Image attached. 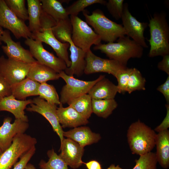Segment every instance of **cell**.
<instances>
[{
  "mask_svg": "<svg viewBox=\"0 0 169 169\" xmlns=\"http://www.w3.org/2000/svg\"><path fill=\"white\" fill-rule=\"evenodd\" d=\"M164 12L154 13L149 20L150 57L169 54V26Z\"/></svg>",
  "mask_w": 169,
  "mask_h": 169,
  "instance_id": "obj_1",
  "label": "cell"
},
{
  "mask_svg": "<svg viewBox=\"0 0 169 169\" xmlns=\"http://www.w3.org/2000/svg\"><path fill=\"white\" fill-rule=\"evenodd\" d=\"M143 48L129 37L119 38L117 43L110 42L95 45L94 50H99L109 59L115 60L126 66L131 58H140L142 56Z\"/></svg>",
  "mask_w": 169,
  "mask_h": 169,
  "instance_id": "obj_2",
  "label": "cell"
},
{
  "mask_svg": "<svg viewBox=\"0 0 169 169\" xmlns=\"http://www.w3.org/2000/svg\"><path fill=\"white\" fill-rule=\"evenodd\" d=\"M83 13L86 22L93 27L101 40L107 43L114 42L117 39L126 35L122 25L109 19L101 10L96 9L90 15L84 10Z\"/></svg>",
  "mask_w": 169,
  "mask_h": 169,
  "instance_id": "obj_3",
  "label": "cell"
},
{
  "mask_svg": "<svg viewBox=\"0 0 169 169\" xmlns=\"http://www.w3.org/2000/svg\"><path fill=\"white\" fill-rule=\"evenodd\" d=\"M156 134L139 120L132 123L127 130V141L132 153L140 156L151 152L156 144Z\"/></svg>",
  "mask_w": 169,
  "mask_h": 169,
  "instance_id": "obj_4",
  "label": "cell"
},
{
  "mask_svg": "<svg viewBox=\"0 0 169 169\" xmlns=\"http://www.w3.org/2000/svg\"><path fill=\"white\" fill-rule=\"evenodd\" d=\"M40 23L41 31L32 33V38L39 40L50 46L58 57L64 62L67 68L69 67L71 64L68 51L69 44L59 42L54 36L52 30V28L56 25L57 22L42 10Z\"/></svg>",
  "mask_w": 169,
  "mask_h": 169,
  "instance_id": "obj_5",
  "label": "cell"
},
{
  "mask_svg": "<svg viewBox=\"0 0 169 169\" xmlns=\"http://www.w3.org/2000/svg\"><path fill=\"white\" fill-rule=\"evenodd\" d=\"M37 142L35 137L25 133L17 135L9 147L0 156V169H11L18 159L35 146Z\"/></svg>",
  "mask_w": 169,
  "mask_h": 169,
  "instance_id": "obj_6",
  "label": "cell"
},
{
  "mask_svg": "<svg viewBox=\"0 0 169 169\" xmlns=\"http://www.w3.org/2000/svg\"><path fill=\"white\" fill-rule=\"evenodd\" d=\"M72 26L71 40L76 46L85 52L93 45L101 43V39L85 22L78 16H70Z\"/></svg>",
  "mask_w": 169,
  "mask_h": 169,
  "instance_id": "obj_7",
  "label": "cell"
},
{
  "mask_svg": "<svg viewBox=\"0 0 169 169\" xmlns=\"http://www.w3.org/2000/svg\"><path fill=\"white\" fill-rule=\"evenodd\" d=\"M59 73L60 78H62L66 83L60 93V101L62 104H68L73 100L88 94L93 85L105 77V75H101L96 79L86 81L76 79L73 76L67 75L64 71Z\"/></svg>",
  "mask_w": 169,
  "mask_h": 169,
  "instance_id": "obj_8",
  "label": "cell"
},
{
  "mask_svg": "<svg viewBox=\"0 0 169 169\" xmlns=\"http://www.w3.org/2000/svg\"><path fill=\"white\" fill-rule=\"evenodd\" d=\"M0 26L11 31L17 39L32 38L28 27L10 10L4 0H0Z\"/></svg>",
  "mask_w": 169,
  "mask_h": 169,
  "instance_id": "obj_9",
  "label": "cell"
},
{
  "mask_svg": "<svg viewBox=\"0 0 169 169\" xmlns=\"http://www.w3.org/2000/svg\"><path fill=\"white\" fill-rule=\"evenodd\" d=\"M33 57L39 63L47 66L58 73L64 71L67 68L65 63L53 53L46 50L41 41L28 38L24 42Z\"/></svg>",
  "mask_w": 169,
  "mask_h": 169,
  "instance_id": "obj_10",
  "label": "cell"
},
{
  "mask_svg": "<svg viewBox=\"0 0 169 169\" xmlns=\"http://www.w3.org/2000/svg\"><path fill=\"white\" fill-rule=\"evenodd\" d=\"M85 60L86 65L84 73L87 75L105 73L115 77L120 71L127 67L115 60L97 56L90 49L86 52Z\"/></svg>",
  "mask_w": 169,
  "mask_h": 169,
  "instance_id": "obj_11",
  "label": "cell"
},
{
  "mask_svg": "<svg viewBox=\"0 0 169 169\" xmlns=\"http://www.w3.org/2000/svg\"><path fill=\"white\" fill-rule=\"evenodd\" d=\"M32 64L0 56V75L11 85L25 78Z\"/></svg>",
  "mask_w": 169,
  "mask_h": 169,
  "instance_id": "obj_12",
  "label": "cell"
},
{
  "mask_svg": "<svg viewBox=\"0 0 169 169\" xmlns=\"http://www.w3.org/2000/svg\"><path fill=\"white\" fill-rule=\"evenodd\" d=\"M57 108V105L51 104L38 97L33 98L32 103L26 110L28 111L37 112L44 116L50 123L61 142L64 138V131L58 120Z\"/></svg>",
  "mask_w": 169,
  "mask_h": 169,
  "instance_id": "obj_13",
  "label": "cell"
},
{
  "mask_svg": "<svg viewBox=\"0 0 169 169\" xmlns=\"http://www.w3.org/2000/svg\"><path fill=\"white\" fill-rule=\"evenodd\" d=\"M121 19L126 35L131 38L143 48H148L144 33L148 24L147 23L139 21L132 16L129 10L127 3L124 4L123 11Z\"/></svg>",
  "mask_w": 169,
  "mask_h": 169,
  "instance_id": "obj_14",
  "label": "cell"
},
{
  "mask_svg": "<svg viewBox=\"0 0 169 169\" xmlns=\"http://www.w3.org/2000/svg\"><path fill=\"white\" fill-rule=\"evenodd\" d=\"M12 120L11 117H5L0 126V148L3 152L11 146L16 136L24 133L29 128L28 122L15 119L11 123Z\"/></svg>",
  "mask_w": 169,
  "mask_h": 169,
  "instance_id": "obj_15",
  "label": "cell"
},
{
  "mask_svg": "<svg viewBox=\"0 0 169 169\" xmlns=\"http://www.w3.org/2000/svg\"><path fill=\"white\" fill-rule=\"evenodd\" d=\"M0 40L6 44V45H3L2 48L8 58L29 64L37 61L29 50L23 48L19 42H15L12 39L9 31L4 30Z\"/></svg>",
  "mask_w": 169,
  "mask_h": 169,
  "instance_id": "obj_16",
  "label": "cell"
},
{
  "mask_svg": "<svg viewBox=\"0 0 169 169\" xmlns=\"http://www.w3.org/2000/svg\"><path fill=\"white\" fill-rule=\"evenodd\" d=\"M60 157L71 168L76 169L84 163L82 160L84 147L73 140L64 138L61 142Z\"/></svg>",
  "mask_w": 169,
  "mask_h": 169,
  "instance_id": "obj_17",
  "label": "cell"
},
{
  "mask_svg": "<svg viewBox=\"0 0 169 169\" xmlns=\"http://www.w3.org/2000/svg\"><path fill=\"white\" fill-rule=\"evenodd\" d=\"M63 43H68L69 44L71 63L70 66L67 68L64 71L65 73L69 75H75L78 76H81L84 73L86 65V52L74 45L71 40V34H68L65 37Z\"/></svg>",
  "mask_w": 169,
  "mask_h": 169,
  "instance_id": "obj_18",
  "label": "cell"
},
{
  "mask_svg": "<svg viewBox=\"0 0 169 169\" xmlns=\"http://www.w3.org/2000/svg\"><path fill=\"white\" fill-rule=\"evenodd\" d=\"M58 120L62 128L78 127L89 123L85 118L70 105L66 107L61 103L57 109Z\"/></svg>",
  "mask_w": 169,
  "mask_h": 169,
  "instance_id": "obj_19",
  "label": "cell"
},
{
  "mask_svg": "<svg viewBox=\"0 0 169 169\" xmlns=\"http://www.w3.org/2000/svg\"><path fill=\"white\" fill-rule=\"evenodd\" d=\"M32 103V99L18 100L11 95L0 101V111H8L13 114L15 119L28 122V117L25 114L24 110L28 105Z\"/></svg>",
  "mask_w": 169,
  "mask_h": 169,
  "instance_id": "obj_20",
  "label": "cell"
},
{
  "mask_svg": "<svg viewBox=\"0 0 169 169\" xmlns=\"http://www.w3.org/2000/svg\"><path fill=\"white\" fill-rule=\"evenodd\" d=\"M63 136L75 141L84 148L97 142L101 138L100 134L92 132L87 126L76 127L67 131H64Z\"/></svg>",
  "mask_w": 169,
  "mask_h": 169,
  "instance_id": "obj_21",
  "label": "cell"
},
{
  "mask_svg": "<svg viewBox=\"0 0 169 169\" xmlns=\"http://www.w3.org/2000/svg\"><path fill=\"white\" fill-rule=\"evenodd\" d=\"M118 92L117 85L105 77L93 85L88 94L92 99H114Z\"/></svg>",
  "mask_w": 169,
  "mask_h": 169,
  "instance_id": "obj_22",
  "label": "cell"
},
{
  "mask_svg": "<svg viewBox=\"0 0 169 169\" xmlns=\"http://www.w3.org/2000/svg\"><path fill=\"white\" fill-rule=\"evenodd\" d=\"M39 83L26 77L11 85L12 95L17 99L25 100L29 96L38 95Z\"/></svg>",
  "mask_w": 169,
  "mask_h": 169,
  "instance_id": "obj_23",
  "label": "cell"
},
{
  "mask_svg": "<svg viewBox=\"0 0 169 169\" xmlns=\"http://www.w3.org/2000/svg\"><path fill=\"white\" fill-rule=\"evenodd\" d=\"M26 77L39 84L47 83L49 80H58L60 78L59 73L37 61L32 64Z\"/></svg>",
  "mask_w": 169,
  "mask_h": 169,
  "instance_id": "obj_24",
  "label": "cell"
},
{
  "mask_svg": "<svg viewBox=\"0 0 169 169\" xmlns=\"http://www.w3.org/2000/svg\"><path fill=\"white\" fill-rule=\"evenodd\" d=\"M155 145L157 161L164 169L169 167V131H161L156 134Z\"/></svg>",
  "mask_w": 169,
  "mask_h": 169,
  "instance_id": "obj_25",
  "label": "cell"
},
{
  "mask_svg": "<svg viewBox=\"0 0 169 169\" xmlns=\"http://www.w3.org/2000/svg\"><path fill=\"white\" fill-rule=\"evenodd\" d=\"M29 26L30 31L33 33L41 31L40 17L42 10L40 0H27Z\"/></svg>",
  "mask_w": 169,
  "mask_h": 169,
  "instance_id": "obj_26",
  "label": "cell"
},
{
  "mask_svg": "<svg viewBox=\"0 0 169 169\" xmlns=\"http://www.w3.org/2000/svg\"><path fill=\"white\" fill-rule=\"evenodd\" d=\"M43 10L57 23L69 18L65 8L57 0H40Z\"/></svg>",
  "mask_w": 169,
  "mask_h": 169,
  "instance_id": "obj_27",
  "label": "cell"
},
{
  "mask_svg": "<svg viewBox=\"0 0 169 169\" xmlns=\"http://www.w3.org/2000/svg\"><path fill=\"white\" fill-rule=\"evenodd\" d=\"M118 104L114 99L104 100L92 99V112L97 116L106 118L117 108Z\"/></svg>",
  "mask_w": 169,
  "mask_h": 169,
  "instance_id": "obj_28",
  "label": "cell"
},
{
  "mask_svg": "<svg viewBox=\"0 0 169 169\" xmlns=\"http://www.w3.org/2000/svg\"><path fill=\"white\" fill-rule=\"evenodd\" d=\"M68 104L88 120L93 113L92 98L88 94L73 100Z\"/></svg>",
  "mask_w": 169,
  "mask_h": 169,
  "instance_id": "obj_29",
  "label": "cell"
},
{
  "mask_svg": "<svg viewBox=\"0 0 169 169\" xmlns=\"http://www.w3.org/2000/svg\"><path fill=\"white\" fill-rule=\"evenodd\" d=\"M38 93L39 97L53 105H59L60 99L55 87L47 83L39 84Z\"/></svg>",
  "mask_w": 169,
  "mask_h": 169,
  "instance_id": "obj_30",
  "label": "cell"
},
{
  "mask_svg": "<svg viewBox=\"0 0 169 169\" xmlns=\"http://www.w3.org/2000/svg\"><path fill=\"white\" fill-rule=\"evenodd\" d=\"M146 83V80L140 71L136 68H131L126 92L130 94L135 91L145 90Z\"/></svg>",
  "mask_w": 169,
  "mask_h": 169,
  "instance_id": "obj_31",
  "label": "cell"
},
{
  "mask_svg": "<svg viewBox=\"0 0 169 169\" xmlns=\"http://www.w3.org/2000/svg\"><path fill=\"white\" fill-rule=\"evenodd\" d=\"M47 154L49 158L47 162L41 160L39 163L41 169H68V165L53 149L49 150Z\"/></svg>",
  "mask_w": 169,
  "mask_h": 169,
  "instance_id": "obj_32",
  "label": "cell"
},
{
  "mask_svg": "<svg viewBox=\"0 0 169 169\" xmlns=\"http://www.w3.org/2000/svg\"><path fill=\"white\" fill-rule=\"evenodd\" d=\"M107 1L104 0H78L67 7L65 9L68 15L77 16L79 13L84 9L92 5L99 3L105 5Z\"/></svg>",
  "mask_w": 169,
  "mask_h": 169,
  "instance_id": "obj_33",
  "label": "cell"
},
{
  "mask_svg": "<svg viewBox=\"0 0 169 169\" xmlns=\"http://www.w3.org/2000/svg\"><path fill=\"white\" fill-rule=\"evenodd\" d=\"M10 10L23 21L28 20V10L25 7V0H4Z\"/></svg>",
  "mask_w": 169,
  "mask_h": 169,
  "instance_id": "obj_34",
  "label": "cell"
},
{
  "mask_svg": "<svg viewBox=\"0 0 169 169\" xmlns=\"http://www.w3.org/2000/svg\"><path fill=\"white\" fill-rule=\"evenodd\" d=\"M135 162L136 164L132 169H156L157 161L155 153L150 152L140 156Z\"/></svg>",
  "mask_w": 169,
  "mask_h": 169,
  "instance_id": "obj_35",
  "label": "cell"
},
{
  "mask_svg": "<svg viewBox=\"0 0 169 169\" xmlns=\"http://www.w3.org/2000/svg\"><path fill=\"white\" fill-rule=\"evenodd\" d=\"M124 0H109L106 8L112 16L116 20L121 18L124 8Z\"/></svg>",
  "mask_w": 169,
  "mask_h": 169,
  "instance_id": "obj_36",
  "label": "cell"
},
{
  "mask_svg": "<svg viewBox=\"0 0 169 169\" xmlns=\"http://www.w3.org/2000/svg\"><path fill=\"white\" fill-rule=\"evenodd\" d=\"M131 68L128 67L120 71L116 75L118 84L117 85L118 89V93L124 94L126 92L127 86Z\"/></svg>",
  "mask_w": 169,
  "mask_h": 169,
  "instance_id": "obj_37",
  "label": "cell"
},
{
  "mask_svg": "<svg viewBox=\"0 0 169 169\" xmlns=\"http://www.w3.org/2000/svg\"><path fill=\"white\" fill-rule=\"evenodd\" d=\"M36 151L35 146L32 147L20 158L19 161L13 166V169H24L27 164L34 154Z\"/></svg>",
  "mask_w": 169,
  "mask_h": 169,
  "instance_id": "obj_38",
  "label": "cell"
},
{
  "mask_svg": "<svg viewBox=\"0 0 169 169\" xmlns=\"http://www.w3.org/2000/svg\"><path fill=\"white\" fill-rule=\"evenodd\" d=\"M11 95V85L0 75V101Z\"/></svg>",
  "mask_w": 169,
  "mask_h": 169,
  "instance_id": "obj_39",
  "label": "cell"
},
{
  "mask_svg": "<svg viewBox=\"0 0 169 169\" xmlns=\"http://www.w3.org/2000/svg\"><path fill=\"white\" fill-rule=\"evenodd\" d=\"M166 114L161 123L154 129V131L158 133L167 130L169 127V104L165 105Z\"/></svg>",
  "mask_w": 169,
  "mask_h": 169,
  "instance_id": "obj_40",
  "label": "cell"
},
{
  "mask_svg": "<svg viewBox=\"0 0 169 169\" xmlns=\"http://www.w3.org/2000/svg\"><path fill=\"white\" fill-rule=\"evenodd\" d=\"M157 90L163 95L167 104H169V75H168L165 82L158 86Z\"/></svg>",
  "mask_w": 169,
  "mask_h": 169,
  "instance_id": "obj_41",
  "label": "cell"
},
{
  "mask_svg": "<svg viewBox=\"0 0 169 169\" xmlns=\"http://www.w3.org/2000/svg\"><path fill=\"white\" fill-rule=\"evenodd\" d=\"M157 67L159 69L169 75V54L163 56L162 60L158 63Z\"/></svg>",
  "mask_w": 169,
  "mask_h": 169,
  "instance_id": "obj_42",
  "label": "cell"
},
{
  "mask_svg": "<svg viewBox=\"0 0 169 169\" xmlns=\"http://www.w3.org/2000/svg\"><path fill=\"white\" fill-rule=\"evenodd\" d=\"M84 164L87 169H102L100 163L95 160H92Z\"/></svg>",
  "mask_w": 169,
  "mask_h": 169,
  "instance_id": "obj_43",
  "label": "cell"
},
{
  "mask_svg": "<svg viewBox=\"0 0 169 169\" xmlns=\"http://www.w3.org/2000/svg\"><path fill=\"white\" fill-rule=\"evenodd\" d=\"M24 169H36L35 166L33 164L28 163Z\"/></svg>",
  "mask_w": 169,
  "mask_h": 169,
  "instance_id": "obj_44",
  "label": "cell"
},
{
  "mask_svg": "<svg viewBox=\"0 0 169 169\" xmlns=\"http://www.w3.org/2000/svg\"><path fill=\"white\" fill-rule=\"evenodd\" d=\"M4 30H3V28L0 26V38L2 36ZM2 44V42L0 40V45Z\"/></svg>",
  "mask_w": 169,
  "mask_h": 169,
  "instance_id": "obj_45",
  "label": "cell"
},
{
  "mask_svg": "<svg viewBox=\"0 0 169 169\" xmlns=\"http://www.w3.org/2000/svg\"><path fill=\"white\" fill-rule=\"evenodd\" d=\"M106 169H116V167L114 164H111Z\"/></svg>",
  "mask_w": 169,
  "mask_h": 169,
  "instance_id": "obj_46",
  "label": "cell"
},
{
  "mask_svg": "<svg viewBox=\"0 0 169 169\" xmlns=\"http://www.w3.org/2000/svg\"><path fill=\"white\" fill-rule=\"evenodd\" d=\"M116 169H123L120 167L119 165H117L116 166Z\"/></svg>",
  "mask_w": 169,
  "mask_h": 169,
  "instance_id": "obj_47",
  "label": "cell"
},
{
  "mask_svg": "<svg viewBox=\"0 0 169 169\" xmlns=\"http://www.w3.org/2000/svg\"><path fill=\"white\" fill-rule=\"evenodd\" d=\"M3 153L0 148V156L1 154Z\"/></svg>",
  "mask_w": 169,
  "mask_h": 169,
  "instance_id": "obj_48",
  "label": "cell"
}]
</instances>
